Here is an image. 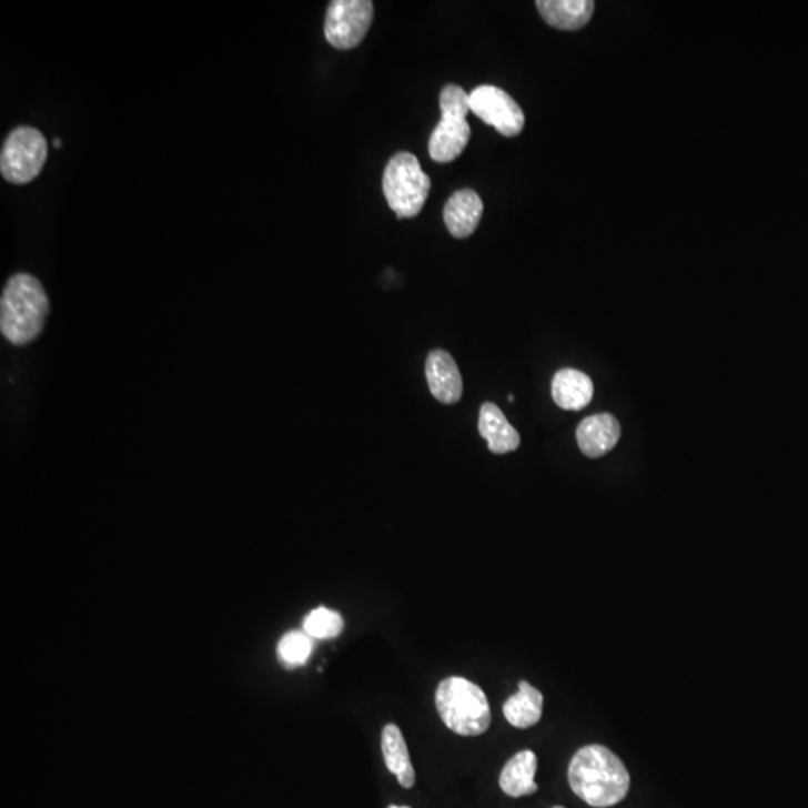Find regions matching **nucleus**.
<instances>
[{
	"mask_svg": "<svg viewBox=\"0 0 808 808\" xmlns=\"http://www.w3.org/2000/svg\"><path fill=\"white\" fill-rule=\"evenodd\" d=\"M570 789L588 806L608 808L626 798L629 771L612 750L590 745L574 755L567 769Z\"/></svg>",
	"mask_w": 808,
	"mask_h": 808,
	"instance_id": "1",
	"label": "nucleus"
},
{
	"mask_svg": "<svg viewBox=\"0 0 808 808\" xmlns=\"http://www.w3.org/2000/svg\"><path fill=\"white\" fill-rule=\"evenodd\" d=\"M50 303L41 282L19 273L8 281L0 300V330L14 345L36 341L44 329Z\"/></svg>",
	"mask_w": 808,
	"mask_h": 808,
	"instance_id": "2",
	"label": "nucleus"
},
{
	"mask_svg": "<svg viewBox=\"0 0 808 808\" xmlns=\"http://www.w3.org/2000/svg\"><path fill=\"white\" fill-rule=\"evenodd\" d=\"M436 710L446 728L462 737H478L492 725L487 695L475 683L450 677L437 686Z\"/></svg>",
	"mask_w": 808,
	"mask_h": 808,
	"instance_id": "3",
	"label": "nucleus"
},
{
	"mask_svg": "<svg viewBox=\"0 0 808 808\" xmlns=\"http://www.w3.org/2000/svg\"><path fill=\"white\" fill-rule=\"evenodd\" d=\"M430 178L424 173L415 154L400 152L385 168L382 189L391 210L398 219L418 216L427 201Z\"/></svg>",
	"mask_w": 808,
	"mask_h": 808,
	"instance_id": "4",
	"label": "nucleus"
},
{
	"mask_svg": "<svg viewBox=\"0 0 808 808\" xmlns=\"http://www.w3.org/2000/svg\"><path fill=\"white\" fill-rule=\"evenodd\" d=\"M47 140L38 129L19 127L8 135L0 153V173L12 184L36 180L46 165Z\"/></svg>",
	"mask_w": 808,
	"mask_h": 808,
	"instance_id": "5",
	"label": "nucleus"
},
{
	"mask_svg": "<svg viewBox=\"0 0 808 808\" xmlns=\"http://www.w3.org/2000/svg\"><path fill=\"white\" fill-rule=\"evenodd\" d=\"M373 16L370 0H333L326 11V41L337 50L354 49L367 36Z\"/></svg>",
	"mask_w": 808,
	"mask_h": 808,
	"instance_id": "6",
	"label": "nucleus"
},
{
	"mask_svg": "<svg viewBox=\"0 0 808 808\" xmlns=\"http://www.w3.org/2000/svg\"><path fill=\"white\" fill-rule=\"evenodd\" d=\"M471 111L508 139L522 133L526 123L522 107L505 90L494 85H479L471 93Z\"/></svg>",
	"mask_w": 808,
	"mask_h": 808,
	"instance_id": "7",
	"label": "nucleus"
},
{
	"mask_svg": "<svg viewBox=\"0 0 808 808\" xmlns=\"http://www.w3.org/2000/svg\"><path fill=\"white\" fill-rule=\"evenodd\" d=\"M471 133V127L464 115L442 113L441 122L430 137V156L441 163L455 161L466 149Z\"/></svg>",
	"mask_w": 808,
	"mask_h": 808,
	"instance_id": "8",
	"label": "nucleus"
},
{
	"mask_svg": "<svg viewBox=\"0 0 808 808\" xmlns=\"http://www.w3.org/2000/svg\"><path fill=\"white\" fill-rule=\"evenodd\" d=\"M425 376L434 398L444 404L457 403L463 395V380L457 363L446 351H432L425 361Z\"/></svg>",
	"mask_w": 808,
	"mask_h": 808,
	"instance_id": "9",
	"label": "nucleus"
},
{
	"mask_svg": "<svg viewBox=\"0 0 808 808\" xmlns=\"http://www.w3.org/2000/svg\"><path fill=\"white\" fill-rule=\"evenodd\" d=\"M483 213L484 204L478 193L472 189H462L446 202L445 225L455 239H467L478 228Z\"/></svg>",
	"mask_w": 808,
	"mask_h": 808,
	"instance_id": "10",
	"label": "nucleus"
},
{
	"mask_svg": "<svg viewBox=\"0 0 808 808\" xmlns=\"http://www.w3.org/2000/svg\"><path fill=\"white\" fill-rule=\"evenodd\" d=\"M622 428L618 421L609 414L592 415L584 420L577 430L579 450L590 458L608 454L618 444Z\"/></svg>",
	"mask_w": 808,
	"mask_h": 808,
	"instance_id": "11",
	"label": "nucleus"
},
{
	"mask_svg": "<svg viewBox=\"0 0 808 808\" xmlns=\"http://www.w3.org/2000/svg\"><path fill=\"white\" fill-rule=\"evenodd\" d=\"M552 393L554 402L565 411H582L592 402L595 386L586 373L575 368H563L554 376Z\"/></svg>",
	"mask_w": 808,
	"mask_h": 808,
	"instance_id": "12",
	"label": "nucleus"
},
{
	"mask_svg": "<svg viewBox=\"0 0 808 808\" xmlns=\"http://www.w3.org/2000/svg\"><path fill=\"white\" fill-rule=\"evenodd\" d=\"M478 428L494 454H508L519 446V434L509 424L503 412L494 403H484L479 411Z\"/></svg>",
	"mask_w": 808,
	"mask_h": 808,
	"instance_id": "13",
	"label": "nucleus"
},
{
	"mask_svg": "<svg viewBox=\"0 0 808 808\" xmlns=\"http://www.w3.org/2000/svg\"><path fill=\"white\" fill-rule=\"evenodd\" d=\"M537 758L532 750H522L503 767L498 785L503 792L513 798L528 797L537 792L535 776Z\"/></svg>",
	"mask_w": 808,
	"mask_h": 808,
	"instance_id": "14",
	"label": "nucleus"
},
{
	"mask_svg": "<svg viewBox=\"0 0 808 808\" xmlns=\"http://www.w3.org/2000/svg\"><path fill=\"white\" fill-rule=\"evenodd\" d=\"M381 747L386 768L397 776L400 786H403L404 789L414 788L416 781L415 769L412 767L410 749H407L402 730L397 725L388 724L384 726Z\"/></svg>",
	"mask_w": 808,
	"mask_h": 808,
	"instance_id": "15",
	"label": "nucleus"
},
{
	"mask_svg": "<svg viewBox=\"0 0 808 808\" xmlns=\"http://www.w3.org/2000/svg\"><path fill=\"white\" fill-rule=\"evenodd\" d=\"M536 7L549 26L560 30L584 28L595 12L592 0H539Z\"/></svg>",
	"mask_w": 808,
	"mask_h": 808,
	"instance_id": "16",
	"label": "nucleus"
},
{
	"mask_svg": "<svg viewBox=\"0 0 808 808\" xmlns=\"http://www.w3.org/2000/svg\"><path fill=\"white\" fill-rule=\"evenodd\" d=\"M544 710V696L526 680L519 681L517 694L509 696L503 704V715L518 729L532 728L539 724Z\"/></svg>",
	"mask_w": 808,
	"mask_h": 808,
	"instance_id": "17",
	"label": "nucleus"
},
{
	"mask_svg": "<svg viewBox=\"0 0 808 808\" xmlns=\"http://www.w3.org/2000/svg\"><path fill=\"white\" fill-rule=\"evenodd\" d=\"M313 643L306 632H287L277 646V656L287 668L303 666L311 657Z\"/></svg>",
	"mask_w": 808,
	"mask_h": 808,
	"instance_id": "18",
	"label": "nucleus"
},
{
	"mask_svg": "<svg viewBox=\"0 0 808 808\" xmlns=\"http://www.w3.org/2000/svg\"><path fill=\"white\" fill-rule=\"evenodd\" d=\"M303 627L304 632H306L311 638L331 639L342 634L343 627H345V622H343L341 614L334 612V609L320 606V608L313 609V612L304 618Z\"/></svg>",
	"mask_w": 808,
	"mask_h": 808,
	"instance_id": "19",
	"label": "nucleus"
},
{
	"mask_svg": "<svg viewBox=\"0 0 808 808\" xmlns=\"http://www.w3.org/2000/svg\"><path fill=\"white\" fill-rule=\"evenodd\" d=\"M388 808H411V807H406V806H390Z\"/></svg>",
	"mask_w": 808,
	"mask_h": 808,
	"instance_id": "20",
	"label": "nucleus"
},
{
	"mask_svg": "<svg viewBox=\"0 0 808 808\" xmlns=\"http://www.w3.org/2000/svg\"><path fill=\"white\" fill-rule=\"evenodd\" d=\"M54 144H55V148H60V141L59 140H55L54 141Z\"/></svg>",
	"mask_w": 808,
	"mask_h": 808,
	"instance_id": "21",
	"label": "nucleus"
},
{
	"mask_svg": "<svg viewBox=\"0 0 808 808\" xmlns=\"http://www.w3.org/2000/svg\"><path fill=\"white\" fill-rule=\"evenodd\" d=\"M553 808H565V807L557 806V807H553Z\"/></svg>",
	"mask_w": 808,
	"mask_h": 808,
	"instance_id": "22",
	"label": "nucleus"
}]
</instances>
